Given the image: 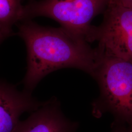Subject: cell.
Wrapping results in <instances>:
<instances>
[{"label":"cell","mask_w":132,"mask_h":132,"mask_svg":"<svg viewBox=\"0 0 132 132\" xmlns=\"http://www.w3.org/2000/svg\"><path fill=\"white\" fill-rule=\"evenodd\" d=\"M9 37L4 33L0 32V44L3 42L5 39L9 38Z\"/></svg>","instance_id":"10"},{"label":"cell","mask_w":132,"mask_h":132,"mask_svg":"<svg viewBox=\"0 0 132 132\" xmlns=\"http://www.w3.org/2000/svg\"><path fill=\"white\" fill-rule=\"evenodd\" d=\"M93 78L100 90L98 98L92 104L94 116L111 113L113 125L132 123V61L102 53Z\"/></svg>","instance_id":"2"},{"label":"cell","mask_w":132,"mask_h":132,"mask_svg":"<svg viewBox=\"0 0 132 132\" xmlns=\"http://www.w3.org/2000/svg\"><path fill=\"white\" fill-rule=\"evenodd\" d=\"M43 103L31 92L20 91L15 85L0 79V132H13L23 113L32 112Z\"/></svg>","instance_id":"5"},{"label":"cell","mask_w":132,"mask_h":132,"mask_svg":"<svg viewBox=\"0 0 132 132\" xmlns=\"http://www.w3.org/2000/svg\"><path fill=\"white\" fill-rule=\"evenodd\" d=\"M93 40L105 55L132 61V7L110 2Z\"/></svg>","instance_id":"4"},{"label":"cell","mask_w":132,"mask_h":132,"mask_svg":"<svg viewBox=\"0 0 132 132\" xmlns=\"http://www.w3.org/2000/svg\"><path fill=\"white\" fill-rule=\"evenodd\" d=\"M22 1L0 0V32L9 37L13 34V27L22 18Z\"/></svg>","instance_id":"7"},{"label":"cell","mask_w":132,"mask_h":132,"mask_svg":"<svg viewBox=\"0 0 132 132\" xmlns=\"http://www.w3.org/2000/svg\"><path fill=\"white\" fill-rule=\"evenodd\" d=\"M110 2L111 0H32L24 5L21 21L47 17L90 43L93 42L95 28L92 22L104 13Z\"/></svg>","instance_id":"3"},{"label":"cell","mask_w":132,"mask_h":132,"mask_svg":"<svg viewBox=\"0 0 132 132\" xmlns=\"http://www.w3.org/2000/svg\"><path fill=\"white\" fill-rule=\"evenodd\" d=\"M78 123L71 121L63 113L60 102L53 97L19 121L13 132H76Z\"/></svg>","instance_id":"6"},{"label":"cell","mask_w":132,"mask_h":132,"mask_svg":"<svg viewBox=\"0 0 132 132\" xmlns=\"http://www.w3.org/2000/svg\"><path fill=\"white\" fill-rule=\"evenodd\" d=\"M111 2L126 6L132 7V0H111Z\"/></svg>","instance_id":"9"},{"label":"cell","mask_w":132,"mask_h":132,"mask_svg":"<svg viewBox=\"0 0 132 132\" xmlns=\"http://www.w3.org/2000/svg\"><path fill=\"white\" fill-rule=\"evenodd\" d=\"M17 26L27 52L24 90L32 93L46 76L64 68L77 69L94 77L102 57L98 47L61 27L42 26L32 20H22Z\"/></svg>","instance_id":"1"},{"label":"cell","mask_w":132,"mask_h":132,"mask_svg":"<svg viewBox=\"0 0 132 132\" xmlns=\"http://www.w3.org/2000/svg\"><path fill=\"white\" fill-rule=\"evenodd\" d=\"M113 132H132V123L127 125L112 126Z\"/></svg>","instance_id":"8"}]
</instances>
